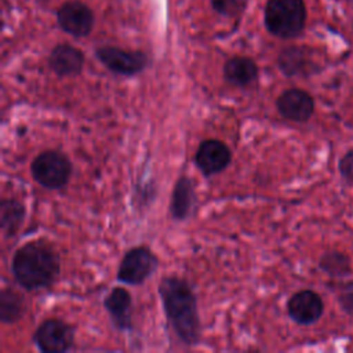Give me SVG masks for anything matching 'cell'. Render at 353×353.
<instances>
[{
    "instance_id": "cell-5",
    "label": "cell",
    "mask_w": 353,
    "mask_h": 353,
    "mask_svg": "<svg viewBox=\"0 0 353 353\" xmlns=\"http://www.w3.org/2000/svg\"><path fill=\"white\" fill-rule=\"evenodd\" d=\"M159 266V259L146 245H138L128 250L117 269V280L128 285L143 284Z\"/></svg>"
},
{
    "instance_id": "cell-16",
    "label": "cell",
    "mask_w": 353,
    "mask_h": 353,
    "mask_svg": "<svg viewBox=\"0 0 353 353\" xmlns=\"http://www.w3.org/2000/svg\"><path fill=\"white\" fill-rule=\"evenodd\" d=\"M277 65L280 70L288 76H306L313 72V62L303 47H287L284 48L279 58Z\"/></svg>"
},
{
    "instance_id": "cell-11",
    "label": "cell",
    "mask_w": 353,
    "mask_h": 353,
    "mask_svg": "<svg viewBox=\"0 0 353 353\" xmlns=\"http://www.w3.org/2000/svg\"><path fill=\"white\" fill-rule=\"evenodd\" d=\"M324 312L321 296L312 290H302L291 295L287 302L288 316L301 325L316 323Z\"/></svg>"
},
{
    "instance_id": "cell-7",
    "label": "cell",
    "mask_w": 353,
    "mask_h": 353,
    "mask_svg": "<svg viewBox=\"0 0 353 353\" xmlns=\"http://www.w3.org/2000/svg\"><path fill=\"white\" fill-rule=\"evenodd\" d=\"M95 55L106 69L121 76H135L148 65V57L142 51H127L113 46L97 48Z\"/></svg>"
},
{
    "instance_id": "cell-22",
    "label": "cell",
    "mask_w": 353,
    "mask_h": 353,
    "mask_svg": "<svg viewBox=\"0 0 353 353\" xmlns=\"http://www.w3.org/2000/svg\"><path fill=\"white\" fill-rule=\"evenodd\" d=\"M339 303L343 307V310L353 316V290L342 294L339 296Z\"/></svg>"
},
{
    "instance_id": "cell-2",
    "label": "cell",
    "mask_w": 353,
    "mask_h": 353,
    "mask_svg": "<svg viewBox=\"0 0 353 353\" xmlns=\"http://www.w3.org/2000/svg\"><path fill=\"white\" fill-rule=\"evenodd\" d=\"M11 272L15 281L26 291L47 288L59 276V255L43 240L29 241L14 252Z\"/></svg>"
},
{
    "instance_id": "cell-4",
    "label": "cell",
    "mask_w": 353,
    "mask_h": 353,
    "mask_svg": "<svg viewBox=\"0 0 353 353\" xmlns=\"http://www.w3.org/2000/svg\"><path fill=\"white\" fill-rule=\"evenodd\" d=\"M32 178L50 190L62 189L70 179L72 163L59 150H44L39 153L30 164Z\"/></svg>"
},
{
    "instance_id": "cell-10",
    "label": "cell",
    "mask_w": 353,
    "mask_h": 353,
    "mask_svg": "<svg viewBox=\"0 0 353 353\" xmlns=\"http://www.w3.org/2000/svg\"><path fill=\"white\" fill-rule=\"evenodd\" d=\"M279 113L291 121L305 123L314 112L313 97L301 88H288L276 99Z\"/></svg>"
},
{
    "instance_id": "cell-15",
    "label": "cell",
    "mask_w": 353,
    "mask_h": 353,
    "mask_svg": "<svg viewBox=\"0 0 353 353\" xmlns=\"http://www.w3.org/2000/svg\"><path fill=\"white\" fill-rule=\"evenodd\" d=\"M225 80L234 87H247L258 77L256 63L247 57H232L223 65Z\"/></svg>"
},
{
    "instance_id": "cell-19",
    "label": "cell",
    "mask_w": 353,
    "mask_h": 353,
    "mask_svg": "<svg viewBox=\"0 0 353 353\" xmlns=\"http://www.w3.org/2000/svg\"><path fill=\"white\" fill-rule=\"evenodd\" d=\"M320 268L331 276H343L350 270L349 258L338 251L327 252L320 259Z\"/></svg>"
},
{
    "instance_id": "cell-21",
    "label": "cell",
    "mask_w": 353,
    "mask_h": 353,
    "mask_svg": "<svg viewBox=\"0 0 353 353\" xmlns=\"http://www.w3.org/2000/svg\"><path fill=\"white\" fill-rule=\"evenodd\" d=\"M339 172L342 178L353 185V149L347 150L339 160Z\"/></svg>"
},
{
    "instance_id": "cell-8",
    "label": "cell",
    "mask_w": 353,
    "mask_h": 353,
    "mask_svg": "<svg viewBox=\"0 0 353 353\" xmlns=\"http://www.w3.org/2000/svg\"><path fill=\"white\" fill-rule=\"evenodd\" d=\"M57 21L61 29L74 37L90 34L94 25V14L91 8L77 0L63 3L57 11Z\"/></svg>"
},
{
    "instance_id": "cell-3",
    "label": "cell",
    "mask_w": 353,
    "mask_h": 353,
    "mask_svg": "<svg viewBox=\"0 0 353 353\" xmlns=\"http://www.w3.org/2000/svg\"><path fill=\"white\" fill-rule=\"evenodd\" d=\"M306 23L303 0H268L265 7L266 29L276 37L292 39L302 33Z\"/></svg>"
},
{
    "instance_id": "cell-17",
    "label": "cell",
    "mask_w": 353,
    "mask_h": 353,
    "mask_svg": "<svg viewBox=\"0 0 353 353\" xmlns=\"http://www.w3.org/2000/svg\"><path fill=\"white\" fill-rule=\"evenodd\" d=\"M26 215L25 205L17 199H1L0 201V229L4 237L17 234Z\"/></svg>"
},
{
    "instance_id": "cell-18",
    "label": "cell",
    "mask_w": 353,
    "mask_h": 353,
    "mask_svg": "<svg viewBox=\"0 0 353 353\" xmlns=\"http://www.w3.org/2000/svg\"><path fill=\"white\" fill-rule=\"evenodd\" d=\"M25 314L23 298L11 288L0 291V320L3 324L17 323Z\"/></svg>"
},
{
    "instance_id": "cell-6",
    "label": "cell",
    "mask_w": 353,
    "mask_h": 353,
    "mask_svg": "<svg viewBox=\"0 0 353 353\" xmlns=\"http://www.w3.org/2000/svg\"><path fill=\"white\" fill-rule=\"evenodd\" d=\"M32 341L43 353H65L74 345V330L61 319H47L36 328Z\"/></svg>"
},
{
    "instance_id": "cell-14",
    "label": "cell",
    "mask_w": 353,
    "mask_h": 353,
    "mask_svg": "<svg viewBox=\"0 0 353 353\" xmlns=\"http://www.w3.org/2000/svg\"><path fill=\"white\" fill-rule=\"evenodd\" d=\"M196 189L193 181L186 176L181 175L172 189L171 203H170V214L175 221H185L188 219L196 207Z\"/></svg>"
},
{
    "instance_id": "cell-12",
    "label": "cell",
    "mask_w": 353,
    "mask_h": 353,
    "mask_svg": "<svg viewBox=\"0 0 353 353\" xmlns=\"http://www.w3.org/2000/svg\"><path fill=\"white\" fill-rule=\"evenodd\" d=\"M103 306L113 323L120 331L132 330L131 306L132 298L128 290L123 287H114L103 299Z\"/></svg>"
},
{
    "instance_id": "cell-1",
    "label": "cell",
    "mask_w": 353,
    "mask_h": 353,
    "mask_svg": "<svg viewBox=\"0 0 353 353\" xmlns=\"http://www.w3.org/2000/svg\"><path fill=\"white\" fill-rule=\"evenodd\" d=\"M159 295L167 321L178 339L194 346L201 338L197 298L190 284L178 276H165L159 284Z\"/></svg>"
},
{
    "instance_id": "cell-13",
    "label": "cell",
    "mask_w": 353,
    "mask_h": 353,
    "mask_svg": "<svg viewBox=\"0 0 353 353\" xmlns=\"http://www.w3.org/2000/svg\"><path fill=\"white\" fill-rule=\"evenodd\" d=\"M48 65L51 70L61 76H76L83 70L84 66V54L81 50L62 43L55 46L48 57Z\"/></svg>"
},
{
    "instance_id": "cell-20",
    "label": "cell",
    "mask_w": 353,
    "mask_h": 353,
    "mask_svg": "<svg viewBox=\"0 0 353 353\" xmlns=\"http://www.w3.org/2000/svg\"><path fill=\"white\" fill-rule=\"evenodd\" d=\"M211 6L221 15L234 17L243 10L244 0H211Z\"/></svg>"
},
{
    "instance_id": "cell-9",
    "label": "cell",
    "mask_w": 353,
    "mask_h": 353,
    "mask_svg": "<svg viewBox=\"0 0 353 353\" xmlns=\"http://www.w3.org/2000/svg\"><path fill=\"white\" fill-rule=\"evenodd\" d=\"M232 161V152L219 139H204L194 154V164L204 176L222 172Z\"/></svg>"
}]
</instances>
